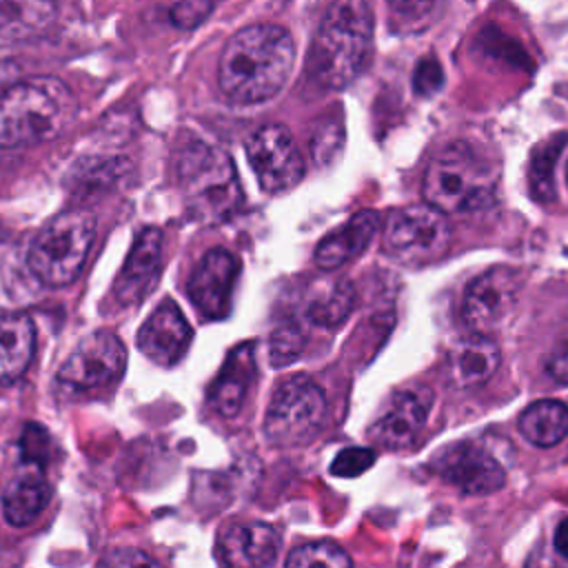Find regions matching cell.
Returning a JSON list of instances; mask_svg holds the SVG:
<instances>
[{"label": "cell", "mask_w": 568, "mask_h": 568, "mask_svg": "<svg viewBox=\"0 0 568 568\" xmlns=\"http://www.w3.org/2000/svg\"><path fill=\"white\" fill-rule=\"evenodd\" d=\"M326 417V395L306 375L282 379L264 415V433L275 446H302L311 442Z\"/></svg>", "instance_id": "7"}, {"label": "cell", "mask_w": 568, "mask_h": 568, "mask_svg": "<svg viewBox=\"0 0 568 568\" xmlns=\"http://www.w3.org/2000/svg\"><path fill=\"white\" fill-rule=\"evenodd\" d=\"M499 180L497 164L470 142H448L430 155L422 193L442 213H464L486 206Z\"/></svg>", "instance_id": "4"}, {"label": "cell", "mask_w": 568, "mask_h": 568, "mask_svg": "<svg viewBox=\"0 0 568 568\" xmlns=\"http://www.w3.org/2000/svg\"><path fill=\"white\" fill-rule=\"evenodd\" d=\"M499 366V346L493 337L468 335L448 351L446 371L457 388H477L486 384Z\"/></svg>", "instance_id": "20"}, {"label": "cell", "mask_w": 568, "mask_h": 568, "mask_svg": "<svg viewBox=\"0 0 568 568\" xmlns=\"http://www.w3.org/2000/svg\"><path fill=\"white\" fill-rule=\"evenodd\" d=\"M435 395L424 384H413L397 390L373 422L371 439L388 450L413 446L426 428Z\"/></svg>", "instance_id": "13"}, {"label": "cell", "mask_w": 568, "mask_h": 568, "mask_svg": "<svg viewBox=\"0 0 568 568\" xmlns=\"http://www.w3.org/2000/svg\"><path fill=\"white\" fill-rule=\"evenodd\" d=\"M293 36L271 22L235 31L220 55L217 82L224 95L240 104H255L282 91L293 73Z\"/></svg>", "instance_id": "1"}, {"label": "cell", "mask_w": 568, "mask_h": 568, "mask_svg": "<svg viewBox=\"0 0 568 568\" xmlns=\"http://www.w3.org/2000/svg\"><path fill=\"white\" fill-rule=\"evenodd\" d=\"M304 348V335L297 326H284L273 333L268 344V357L273 366H286L300 357Z\"/></svg>", "instance_id": "28"}, {"label": "cell", "mask_w": 568, "mask_h": 568, "mask_svg": "<svg viewBox=\"0 0 568 568\" xmlns=\"http://www.w3.org/2000/svg\"><path fill=\"white\" fill-rule=\"evenodd\" d=\"M566 144V135H552L544 140L530 155V191L537 200H550L555 195V164Z\"/></svg>", "instance_id": "26"}, {"label": "cell", "mask_w": 568, "mask_h": 568, "mask_svg": "<svg viewBox=\"0 0 568 568\" xmlns=\"http://www.w3.org/2000/svg\"><path fill=\"white\" fill-rule=\"evenodd\" d=\"M95 568H164V566L138 548H120V550L106 552Z\"/></svg>", "instance_id": "30"}, {"label": "cell", "mask_w": 568, "mask_h": 568, "mask_svg": "<svg viewBox=\"0 0 568 568\" xmlns=\"http://www.w3.org/2000/svg\"><path fill=\"white\" fill-rule=\"evenodd\" d=\"M240 264L233 253L211 248L189 277L186 295L206 320H224L231 313V300Z\"/></svg>", "instance_id": "14"}, {"label": "cell", "mask_w": 568, "mask_h": 568, "mask_svg": "<svg viewBox=\"0 0 568 568\" xmlns=\"http://www.w3.org/2000/svg\"><path fill=\"white\" fill-rule=\"evenodd\" d=\"M566 180H568V166H566Z\"/></svg>", "instance_id": "35"}, {"label": "cell", "mask_w": 568, "mask_h": 568, "mask_svg": "<svg viewBox=\"0 0 568 568\" xmlns=\"http://www.w3.org/2000/svg\"><path fill=\"white\" fill-rule=\"evenodd\" d=\"M555 550L568 559V519H564L555 530Z\"/></svg>", "instance_id": "34"}, {"label": "cell", "mask_w": 568, "mask_h": 568, "mask_svg": "<svg viewBox=\"0 0 568 568\" xmlns=\"http://www.w3.org/2000/svg\"><path fill=\"white\" fill-rule=\"evenodd\" d=\"M546 373L561 386H568V333L559 337L546 359Z\"/></svg>", "instance_id": "33"}, {"label": "cell", "mask_w": 568, "mask_h": 568, "mask_svg": "<svg viewBox=\"0 0 568 568\" xmlns=\"http://www.w3.org/2000/svg\"><path fill=\"white\" fill-rule=\"evenodd\" d=\"M75 100L51 75L22 80L0 93V149L33 146L55 138L73 115Z\"/></svg>", "instance_id": "3"}, {"label": "cell", "mask_w": 568, "mask_h": 568, "mask_svg": "<svg viewBox=\"0 0 568 568\" xmlns=\"http://www.w3.org/2000/svg\"><path fill=\"white\" fill-rule=\"evenodd\" d=\"M355 306V288L348 280L322 282L306 302V315L317 326L342 324Z\"/></svg>", "instance_id": "24"}, {"label": "cell", "mask_w": 568, "mask_h": 568, "mask_svg": "<svg viewBox=\"0 0 568 568\" xmlns=\"http://www.w3.org/2000/svg\"><path fill=\"white\" fill-rule=\"evenodd\" d=\"M253 379H255L253 342H246L231 351L217 377L213 379L209 388V406L222 417L237 415Z\"/></svg>", "instance_id": "19"}, {"label": "cell", "mask_w": 568, "mask_h": 568, "mask_svg": "<svg viewBox=\"0 0 568 568\" xmlns=\"http://www.w3.org/2000/svg\"><path fill=\"white\" fill-rule=\"evenodd\" d=\"M384 251L404 264H426L442 257L450 244L446 215L430 204H410L390 213L384 226Z\"/></svg>", "instance_id": "8"}, {"label": "cell", "mask_w": 568, "mask_h": 568, "mask_svg": "<svg viewBox=\"0 0 568 568\" xmlns=\"http://www.w3.org/2000/svg\"><path fill=\"white\" fill-rule=\"evenodd\" d=\"M277 550L280 537L264 521L229 524L217 537V555L224 568H268Z\"/></svg>", "instance_id": "17"}, {"label": "cell", "mask_w": 568, "mask_h": 568, "mask_svg": "<svg viewBox=\"0 0 568 568\" xmlns=\"http://www.w3.org/2000/svg\"><path fill=\"white\" fill-rule=\"evenodd\" d=\"M284 568H353V561L348 552L333 541H311L297 546Z\"/></svg>", "instance_id": "27"}, {"label": "cell", "mask_w": 568, "mask_h": 568, "mask_svg": "<svg viewBox=\"0 0 568 568\" xmlns=\"http://www.w3.org/2000/svg\"><path fill=\"white\" fill-rule=\"evenodd\" d=\"M375 462V453L371 448L353 446L337 453V457L331 464V473L337 477H357L364 470H368Z\"/></svg>", "instance_id": "29"}, {"label": "cell", "mask_w": 568, "mask_h": 568, "mask_svg": "<svg viewBox=\"0 0 568 568\" xmlns=\"http://www.w3.org/2000/svg\"><path fill=\"white\" fill-rule=\"evenodd\" d=\"M519 433L539 448H550L568 435V406L559 399H537L519 415Z\"/></svg>", "instance_id": "23"}, {"label": "cell", "mask_w": 568, "mask_h": 568, "mask_svg": "<svg viewBox=\"0 0 568 568\" xmlns=\"http://www.w3.org/2000/svg\"><path fill=\"white\" fill-rule=\"evenodd\" d=\"M519 277L508 266H490L468 282L459 304V317L470 335L490 337L515 311Z\"/></svg>", "instance_id": "10"}, {"label": "cell", "mask_w": 568, "mask_h": 568, "mask_svg": "<svg viewBox=\"0 0 568 568\" xmlns=\"http://www.w3.org/2000/svg\"><path fill=\"white\" fill-rule=\"evenodd\" d=\"M36 353V326L27 313L0 315V384L24 375Z\"/></svg>", "instance_id": "22"}, {"label": "cell", "mask_w": 568, "mask_h": 568, "mask_svg": "<svg viewBox=\"0 0 568 568\" xmlns=\"http://www.w3.org/2000/svg\"><path fill=\"white\" fill-rule=\"evenodd\" d=\"M430 470L468 495L495 493L506 484L501 462L477 442H455L442 448L433 457Z\"/></svg>", "instance_id": "12"}, {"label": "cell", "mask_w": 568, "mask_h": 568, "mask_svg": "<svg viewBox=\"0 0 568 568\" xmlns=\"http://www.w3.org/2000/svg\"><path fill=\"white\" fill-rule=\"evenodd\" d=\"M215 9L213 2H200V0H191V2H178L171 7V20L175 27L180 29H193L197 27L202 20H206V16Z\"/></svg>", "instance_id": "32"}, {"label": "cell", "mask_w": 568, "mask_h": 568, "mask_svg": "<svg viewBox=\"0 0 568 568\" xmlns=\"http://www.w3.org/2000/svg\"><path fill=\"white\" fill-rule=\"evenodd\" d=\"M126 368V348L115 333L87 335L58 371V384L71 393L102 390L115 384Z\"/></svg>", "instance_id": "9"}, {"label": "cell", "mask_w": 568, "mask_h": 568, "mask_svg": "<svg viewBox=\"0 0 568 568\" xmlns=\"http://www.w3.org/2000/svg\"><path fill=\"white\" fill-rule=\"evenodd\" d=\"M191 324L173 300H164L138 331V348L158 366H173L191 344Z\"/></svg>", "instance_id": "16"}, {"label": "cell", "mask_w": 568, "mask_h": 568, "mask_svg": "<svg viewBox=\"0 0 568 568\" xmlns=\"http://www.w3.org/2000/svg\"><path fill=\"white\" fill-rule=\"evenodd\" d=\"M49 497L51 486L44 475V464L20 457L2 490V513L7 521L13 526L31 524L44 510Z\"/></svg>", "instance_id": "18"}, {"label": "cell", "mask_w": 568, "mask_h": 568, "mask_svg": "<svg viewBox=\"0 0 568 568\" xmlns=\"http://www.w3.org/2000/svg\"><path fill=\"white\" fill-rule=\"evenodd\" d=\"M95 240V220L87 211H64L49 220L33 237L27 255L31 273L47 286L71 284Z\"/></svg>", "instance_id": "6"}, {"label": "cell", "mask_w": 568, "mask_h": 568, "mask_svg": "<svg viewBox=\"0 0 568 568\" xmlns=\"http://www.w3.org/2000/svg\"><path fill=\"white\" fill-rule=\"evenodd\" d=\"M246 158L266 193L293 189L304 178V158L284 124H264L246 142Z\"/></svg>", "instance_id": "11"}, {"label": "cell", "mask_w": 568, "mask_h": 568, "mask_svg": "<svg viewBox=\"0 0 568 568\" xmlns=\"http://www.w3.org/2000/svg\"><path fill=\"white\" fill-rule=\"evenodd\" d=\"M373 49V11L366 2L344 0L328 7L308 51V75L324 89L351 84Z\"/></svg>", "instance_id": "2"}, {"label": "cell", "mask_w": 568, "mask_h": 568, "mask_svg": "<svg viewBox=\"0 0 568 568\" xmlns=\"http://www.w3.org/2000/svg\"><path fill=\"white\" fill-rule=\"evenodd\" d=\"M377 226L379 217L375 211L355 213L344 226H339L317 244L315 264L324 271H333L357 257L371 244Z\"/></svg>", "instance_id": "21"}, {"label": "cell", "mask_w": 568, "mask_h": 568, "mask_svg": "<svg viewBox=\"0 0 568 568\" xmlns=\"http://www.w3.org/2000/svg\"><path fill=\"white\" fill-rule=\"evenodd\" d=\"M53 4L44 2H0V44L38 33L51 20Z\"/></svg>", "instance_id": "25"}, {"label": "cell", "mask_w": 568, "mask_h": 568, "mask_svg": "<svg viewBox=\"0 0 568 568\" xmlns=\"http://www.w3.org/2000/svg\"><path fill=\"white\" fill-rule=\"evenodd\" d=\"M178 182L186 213L202 224H222L242 206V186L226 151L191 142L178 158Z\"/></svg>", "instance_id": "5"}, {"label": "cell", "mask_w": 568, "mask_h": 568, "mask_svg": "<svg viewBox=\"0 0 568 568\" xmlns=\"http://www.w3.org/2000/svg\"><path fill=\"white\" fill-rule=\"evenodd\" d=\"M444 84V73H442V67L435 58H424L419 60V64L415 67V73H413V87L419 95H433L442 89Z\"/></svg>", "instance_id": "31"}, {"label": "cell", "mask_w": 568, "mask_h": 568, "mask_svg": "<svg viewBox=\"0 0 568 568\" xmlns=\"http://www.w3.org/2000/svg\"><path fill=\"white\" fill-rule=\"evenodd\" d=\"M162 271V231L146 226L135 237L115 282L118 306H138L155 286Z\"/></svg>", "instance_id": "15"}]
</instances>
